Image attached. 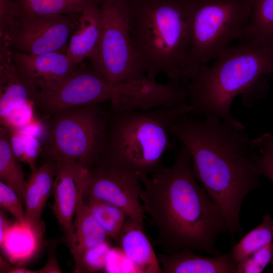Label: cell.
Here are the masks:
<instances>
[{"label":"cell","instance_id":"9a60e30c","mask_svg":"<svg viewBox=\"0 0 273 273\" xmlns=\"http://www.w3.org/2000/svg\"><path fill=\"white\" fill-rule=\"evenodd\" d=\"M57 171L55 161L46 163L31 171L25 188V222L40 239L45 231L41 215L53 193Z\"/></svg>","mask_w":273,"mask_h":273},{"label":"cell","instance_id":"7a4b0ae2","mask_svg":"<svg viewBox=\"0 0 273 273\" xmlns=\"http://www.w3.org/2000/svg\"><path fill=\"white\" fill-rule=\"evenodd\" d=\"M140 180L143 209L158 232L154 245L167 254L188 248L214 256L222 254L216 241L228 231L225 218L196 179L190 153L183 143L172 165L162 166Z\"/></svg>","mask_w":273,"mask_h":273},{"label":"cell","instance_id":"5bb4252c","mask_svg":"<svg viewBox=\"0 0 273 273\" xmlns=\"http://www.w3.org/2000/svg\"><path fill=\"white\" fill-rule=\"evenodd\" d=\"M37 93V89L14 64L10 47L7 44L1 45V121L21 104L29 101L35 102Z\"/></svg>","mask_w":273,"mask_h":273},{"label":"cell","instance_id":"5b68a950","mask_svg":"<svg viewBox=\"0 0 273 273\" xmlns=\"http://www.w3.org/2000/svg\"><path fill=\"white\" fill-rule=\"evenodd\" d=\"M133 44L146 75L189 81V0H129Z\"/></svg>","mask_w":273,"mask_h":273},{"label":"cell","instance_id":"603a6c76","mask_svg":"<svg viewBox=\"0 0 273 273\" xmlns=\"http://www.w3.org/2000/svg\"><path fill=\"white\" fill-rule=\"evenodd\" d=\"M244 41L271 46L273 39V0H252Z\"/></svg>","mask_w":273,"mask_h":273},{"label":"cell","instance_id":"52a82bcc","mask_svg":"<svg viewBox=\"0 0 273 273\" xmlns=\"http://www.w3.org/2000/svg\"><path fill=\"white\" fill-rule=\"evenodd\" d=\"M52 115L47 146L53 161L93 168L103 149L108 114L95 104L64 109Z\"/></svg>","mask_w":273,"mask_h":273},{"label":"cell","instance_id":"4316f807","mask_svg":"<svg viewBox=\"0 0 273 273\" xmlns=\"http://www.w3.org/2000/svg\"><path fill=\"white\" fill-rule=\"evenodd\" d=\"M253 143L259 174L266 177L273 185V134L268 132L261 133L253 139Z\"/></svg>","mask_w":273,"mask_h":273},{"label":"cell","instance_id":"836d02e7","mask_svg":"<svg viewBox=\"0 0 273 273\" xmlns=\"http://www.w3.org/2000/svg\"><path fill=\"white\" fill-rule=\"evenodd\" d=\"M2 211L0 214V243L2 242L4 237L10 225Z\"/></svg>","mask_w":273,"mask_h":273},{"label":"cell","instance_id":"4dcf8cb0","mask_svg":"<svg viewBox=\"0 0 273 273\" xmlns=\"http://www.w3.org/2000/svg\"><path fill=\"white\" fill-rule=\"evenodd\" d=\"M20 16L16 0H0V42H8L9 32Z\"/></svg>","mask_w":273,"mask_h":273},{"label":"cell","instance_id":"44dd1931","mask_svg":"<svg viewBox=\"0 0 273 273\" xmlns=\"http://www.w3.org/2000/svg\"><path fill=\"white\" fill-rule=\"evenodd\" d=\"M22 17L76 14L101 0H16Z\"/></svg>","mask_w":273,"mask_h":273},{"label":"cell","instance_id":"9c48e42d","mask_svg":"<svg viewBox=\"0 0 273 273\" xmlns=\"http://www.w3.org/2000/svg\"><path fill=\"white\" fill-rule=\"evenodd\" d=\"M125 84L113 83L90 65L80 64L73 74L57 88L38 91L35 104L47 113L110 101L117 103L124 93Z\"/></svg>","mask_w":273,"mask_h":273},{"label":"cell","instance_id":"2e32d148","mask_svg":"<svg viewBox=\"0 0 273 273\" xmlns=\"http://www.w3.org/2000/svg\"><path fill=\"white\" fill-rule=\"evenodd\" d=\"M162 273H237V264L229 252L209 257L185 248L170 253H158Z\"/></svg>","mask_w":273,"mask_h":273},{"label":"cell","instance_id":"e0dca14e","mask_svg":"<svg viewBox=\"0 0 273 273\" xmlns=\"http://www.w3.org/2000/svg\"><path fill=\"white\" fill-rule=\"evenodd\" d=\"M117 244L140 272L162 273L157 255L144 231V225L128 216Z\"/></svg>","mask_w":273,"mask_h":273},{"label":"cell","instance_id":"f1b7e54d","mask_svg":"<svg viewBox=\"0 0 273 273\" xmlns=\"http://www.w3.org/2000/svg\"><path fill=\"white\" fill-rule=\"evenodd\" d=\"M273 259V241L250 254L237 264V273H260Z\"/></svg>","mask_w":273,"mask_h":273},{"label":"cell","instance_id":"ac0fdd59","mask_svg":"<svg viewBox=\"0 0 273 273\" xmlns=\"http://www.w3.org/2000/svg\"><path fill=\"white\" fill-rule=\"evenodd\" d=\"M100 3L80 13L71 35L66 54L78 65L90 58L99 46L102 27Z\"/></svg>","mask_w":273,"mask_h":273},{"label":"cell","instance_id":"30bf717a","mask_svg":"<svg viewBox=\"0 0 273 273\" xmlns=\"http://www.w3.org/2000/svg\"><path fill=\"white\" fill-rule=\"evenodd\" d=\"M72 15L19 17L9 33L11 50L33 55L66 53L78 20Z\"/></svg>","mask_w":273,"mask_h":273},{"label":"cell","instance_id":"d6a6232c","mask_svg":"<svg viewBox=\"0 0 273 273\" xmlns=\"http://www.w3.org/2000/svg\"><path fill=\"white\" fill-rule=\"evenodd\" d=\"M48 247L49 252V260L42 268L37 270V272H62L55 257L56 242H51Z\"/></svg>","mask_w":273,"mask_h":273},{"label":"cell","instance_id":"e575fe53","mask_svg":"<svg viewBox=\"0 0 273 273\" xmlns=\"http://www.w3.org/2000/svg\"><path fill=\"white\" fill-rule=\"evenodd\" d=\"M271 46H272L273 47V39H272V42H271Z\"/></svg>","mask_w":273,"mask_h":273},{"label":"cell","instance_id":"cb8c5ba5","mask_svg":"<svg viewBox=\"0 0 273 273\" xmlns=\"http://www.w3.org/2000/svg\"><path fill=\"white\" fill-rule=\"evenodd\" d=\"M273 240V219L267 214L261 222L247 233L230 251L237 264L252 253Z\"/></svg>","mask_w":273,"mask_h":273},{"label":"cell","instance_id":"f546056e","mask_svg":"<svg viewBox=\"0 0 273 273\" xmlns=\"http://www.w3.org/2000/svg\"><path fill=\"white\" fill-rule=\"evenodd\" d=\"M22 202L16 192L9 186L0 181V205L19 222H25V211Z\"/></svg>","mask_w":273,"mask_h":273},{"label":"cell","instance_id":"484cf974","mask_svg":"<svg viewBox=\"0 0 273 273\" xmlns=\"http://www.w3.org/2000/svg\"><path fill=\"white\" fill-rule=\"evenodd\" d=\"M6 128L12 150L16 158L20 162L27 164L31 171L35 169L37 167V158L42 150L39 139L21 128Z\"/></svg>","mask_w":273,"mask_h":273},{"label":"cell","instance_id":"3957f363","mask_svg":"<svg viewBox=\"0 0 273 273\" xmlns=\"http://www.w3.org/2000/svg\"><path fill=\"white\" fill-rule=\"evenodd\" d=\"M184 84L188 102L193 107L190 114L211 115L238 123L231 111L237 96L248 108L267 96L273 75V47L244 41L229 48Z\"/></svg>","mask_w":273,"mask_h":273},{"label":"cell","instance_id":"8992f818","mask_svg":"<svg viewBox=\"0 0 273 273\" xmlns=\"http://www.w3.org/2000/svg\"><path fill=\"white\" fill-rule=\"evenodd\" d=\"M189 1V81L230 48L231 41L244 37L252 8V0Z\"/></svg>","mask_w":273,"mask_h":273},{"label":"cell","instance_id":"8fae6325","mask_svg":"<svg viewBox=\"0 0 273 273\" xmlns=\"http://www.w3.org/2000/svg\"><path fill=\"white\" fill-rule=\"evenodd\" d=\"M138 176L115 168L95 166L88 169L83 185V199H97L111 203L144 225L145 218Z\"/></svg>","mask_w":273,"mask_h":273},{"label":"cell","instance_id":"ffe728a7","mask_svg":"<svg viewBox=\"0 0 273 273\" xmlns=\"http://www.w3.org/2000/svg\"><path fill=\"white\" fill-rule=\"evenodd\" d=\"M39 238L25 222L11 224L1 244L5 254L14 262H23L34 253Z\"/></svg>","mask_w":273,"mask_h":273},{"label":"cell","instance_id":"83f0119b","mask_svg":"<svg viewBox=\"0 0 273 273\" xmlns=\"http://www.w3.org/2000/svg\"><path fill=\"white\" fill-rule=\"evenodd\" d=\"M111 251L108 241L87 250L75 266V272H95L101 270L106 265Z\"/></svg>","mask_w":273,"mask_h":273},{"label":"cell","instance_id":"6da1fadb","mask_svg":"<svg viewBox=\"0 0 273 273\" xmlns=\"http://www.w3.org/2000/svg\"><path fill=\"white\" fill-rule=\"evenodd\" d=\"M171 135L188 149L194 174L222 212L232 238L242 235L240 214L243 200L260 183L256 151L240 121L211 115L198 118L185 114L169 125Z\"/></svg>","mask_w":273,"mask_h":273},{"label":"cell","instance_id":"7c38bea8","mask_svg":"<svg viewBox=\"0 0 273 273\" xmlns=\"http://www.w3.org/2000/svg\"><path fill=\"white\" fill-rule=\"evenodd\" d=\"M56 162L57 171L53 189L54 203L51 208L72 254L74 246L73 221L88 169L73 162Z\"/></svg>","mask_w":273,"mask_h":273},{"label":"cell","instance_id":"d6986e66","mask_svg":"<svg viewBox=\"0 0 273 273\" xmlns=\"http://www.w3.org/2000/svg\"><path fill=\"white\" fill-rule=\"evenodd\" d=\"M80 193L73 221V256L75 266L87 250L108 241L109 237L93 215Z\"/></svg>","mask_w":273,"mask_h":273},{"label":"cell","instance_id":"ba28073f","mask_svg":"<svg viewBox=\"0 0 273 273\" xmlns=\"http://www.w3.org/2000/svg\"><path fill=\"white\" fill-rule=\"evenodd\" d=\"M102 27L99 46L90 65L113 83L132 81L146 75L131 39L129 0H101Z\"/></svg>","mask_w":273,"mask_h":273},{"label":"cell","instance_id":"7402d4cb","mask_svg":"<svg viewBox=\"0 0 273 273\" xmlns=\"http://www.w3.org/2000/svg\"><path fill=\"white\" fill-rule=\"evenodd\" d=\"M0 179L13 189L24 203L25 181L20 161L12 150L7 128L0 126Z\"/></svg>","mask_w":273,"mask_h":273},{"label":"cell","instance_id":"1f68e13d","mask_svg":"<svg viewBox=\"0 0 273 273\" xmlns=\"http://www.w3.org/2000/svg\"><path fill=\"white\" fill-rule=\"evenodd\" d=\"M35 104L34 101H29L18 106L6 118L1 121V125L6 128H24L35 118L34 114Z\"/></svg>","mask_w":273,"mask_h":273},{"label":"cell","instance_id":"d4e9b609","mask_svg":"<svg viewBox=\"0 0 273 273\" xmlns=\"http://www.w3.org/2000/svg\"><path fill=\"white\" fill-rule=\"evenodd\" d=\"M93 215L106 234L117 243L123 224L128 216L120 207L101 200L84 201Z\"/></svg>","mask_w":273,"mask_h":273},{"label":"cell","instance_id":"4fadbf2b","mask_svg":"<svg viewBox=\"0 0 273 273\" xmlns=\"http://www.w3.org/2000/svg\"><path fill=\"white\" fill-rule=\"evenodd\" d=\"M12 59L38 92L56 89L78 67L66 53L61 52L33 55L12 51Z\"/></svg>","mask_w":273,"mask_h":273},{"label":"cell","instance_id":"277c9868","mask_svg":"<svg viewBox=\"0 0 273 273\" xmlns=\"http://www.w3.org/2000/svg\"><path fill=\"white\" fill-rule=\"evenodd\" d=\"M192 111L188 102L150 110L112 108L95 166L121 170L140 179L152 175L162 166L163 156L172 147L169 124Z\"/></svg>","mask_w":273,"mask_h":273}]
</instances>
